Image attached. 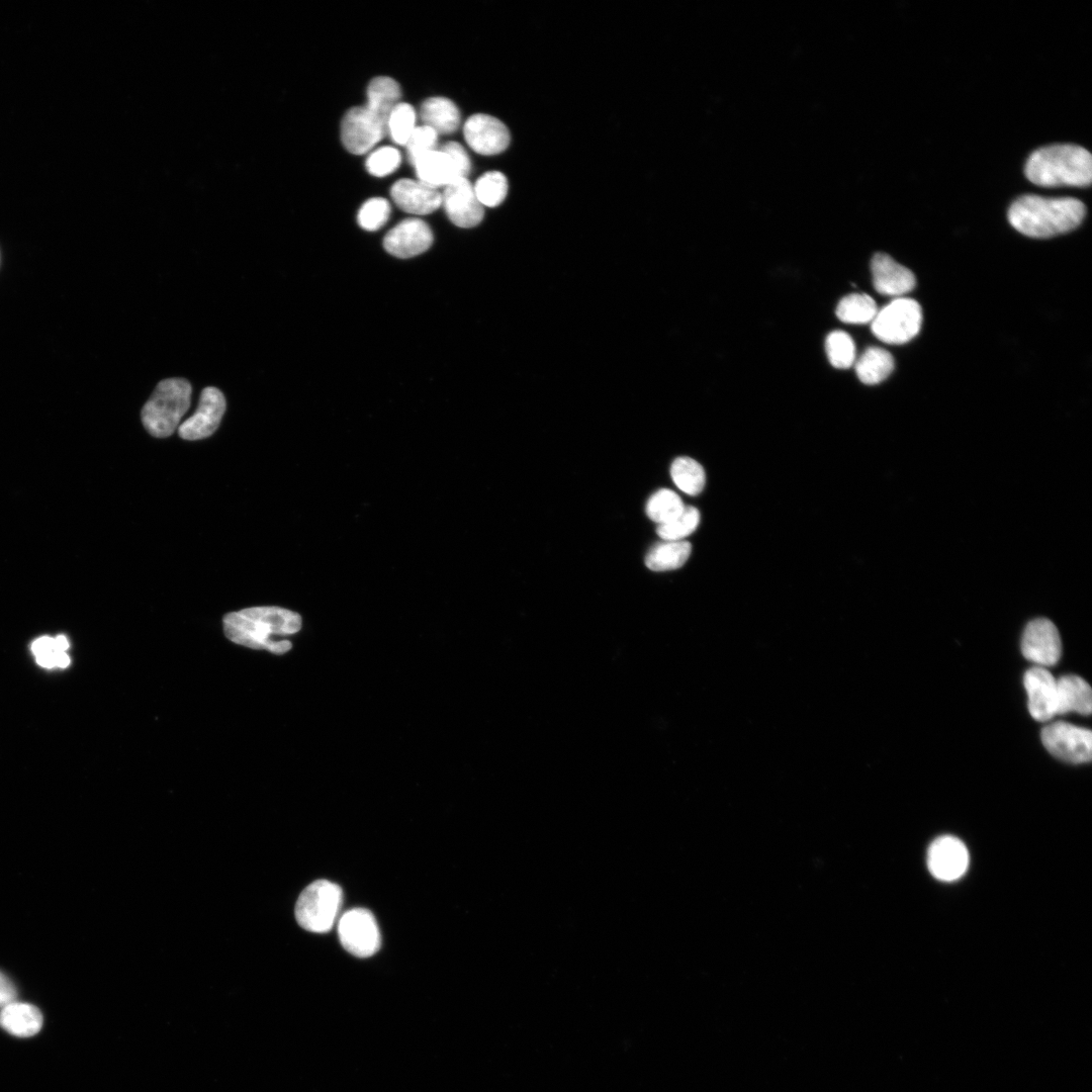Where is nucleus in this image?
<instances>
[{"mask_svg":"<svg viewBox=\"0 0 1092 1092\" xmlns=\"http://www.w3.org/2000/svg\"><path fill=\"white\" fill-rule=\"evenodd\" d=\"M300 627L297 613L279 607L247 608L223 617V631L231 641L276 654L287 652L291 643L275 637L294 634Z\"/></svg>","mask_w":1092,"mask_h":1092,"instance_id":"obj_1","label":"nucleus"},{"mask_svg":"<svg viewBox=\"0 0 1092 1092\" xmlns=\"http://www.w3.org/2000/svg\"><path fill=\"white\" fill-rule=\"evenodd\" d=\"M1085 214L1086 207L1079 199L1026 194L1011 204L1007 216L1010 224L1019 233L1046 239L1073 231L1082 222Z\"/></svg>","mask_w":1092,"mask_h":1092,"instance_id":"obj_2","label":"nucleus"},{"mask_svg":"<svg viewBox=\"0 0 1092 1092\" xmlns=\"http://www.w3.org/2000/svg\"><path fill=\"white\" fill-rule=\"evenodd\" d=\"M1024 172L1031 183L1041 187H1087L1092 180V158L1081 146H1046L1028 157Z\"/></svg>","mask_w":1092,"mask_h":1092,"instance_id":"obj_3","label":"nucleus"},{"mask_svg":"<svg viewBox=\"0 0 1092 1092\" xmlns=\"http://www.w3.org/2000/svg\"><path fill=\"white\" fill-rule=\"evenodd\" d=\"M192 387L184 378H168L160 381L142 410V422L154 437L172 435L188 411Z\"/></svg>","mask_w":1092,"mask_h":1092,"instance_id":"obj_4","label":"nucleus"},{"mask_svg":"<svg viewBox=\"0 0 1092 1092\" xmlns=\"http://www.w3.org/2000/svg\"><path fill=\"white\" fill-rule=\"evenodd\" d=\"M343 903V891L339 885L328 880L309 884L299 895L295 904L297 923L307 931H330Z\"/></svg>","mask_w":1092,"mask_h":1092,"instance_id":"obj_5","label":"nucleus"},{"mask_svg":"<svg viewBox=\"0 0 1092 1092\" xmlns=\"http://www.w3.org/2000/svg\"><path fill=\"white\" fill-rule=\"evenodd\" d=\"M921 323L919 303L911 298L897 297L878 310L872 321V332L884 343L901 345L919 333Z\"/></svg>","mask_w":1092,"mask_h":1092,"instance_id":"obj_6","label":"nucleus"},{"mask_svg":"<svg viewBox=\"0 0 1092 1092\" xmlns=\"http://www.w3.org/2000/svg\"><path fill=\"white\" fill-rule=\"evenodd\" d=\"M338 934L343 947L358 958H368L378 951L381 943L379 927L373 914L364 908H353L339 920Z\"/></svg>","mask_w":1092,"mask_h":1092,"instance_id":"obj_7","label":"nucleus"},{"mask_svg":"<svg viewBox=\"0 0 1092 1092\" xmlns=\"http://www.w3.org/2000/svg\"><path fill=\"white\" fill-rule=\"evenodd\" d=\"M1044 747L1056 757L1072 763H1084L1092 757V734L1089 729L1066 722L1046 725L1041 731Z\"/></svg>","mask_w":1092,"mask_h":1092,"instance_id":"obj_8","label":"nucleus"},{"mask_svg":"<svg viewBox=\"0 0 1092 1092\" xmlns=\"http://www.w3.org/2000/svg\"><path fill=\"white\" fill-rule=\"evenodd\" d=\"M385 134V123L365 105L350 108L342 119V143L352 154H366Z\"/></svg>","mask_w":1092,"mask_h":1092,"instance_id":"obj_9","label":"nucleus"},{"mask_svg":"<svg viewBox=\"0 0 1092 1092\" xmlns=\"http://www.w3.org/2000/svg\"><path fill=\"white\" fill-rule=\"evenodd\" d=\"M1021 651L1036 666L1056 664L1062 654V642L1055 624L1044 618L1030 621L1022 635Z\"/></svg>","mask_w":1092,"mask_h":1092,"instance_id":"obj_10","label":"nucleus"},{"mask_svg":"<svg viewBox=\"0 0 1092 1092\" xmlns=\"http://www.w3.org/2000/svg\"><path fill=\"white\" fill-rule=\"evenodd\" d=\"M225 405L224 395L218 388L205 387L195 413L179 425V436L189 441L209 437L219 426Z\"/></svg>","mask_w":1092,"mask_h":1092,"instance_id":"obj_11","label":"nucleus"},{"mask_svg":"<svg viewBox=\"0 0 1092 1092\" xmlns=\"http://www.w3.org/2000/svg\"><path fill=\"white\" fill-rule=\"evenodd\" d=\"M927 866L932 876L940 881L958 880L969 866L967 847L957 837L942 835L930 844Z\"/></svg>","mask_w":1092,"mask_h":1092,"instance_id":"obj_12","label":"nucleus"},{"mask_svg":"<svg viewBox=\"0 0 1092 1092\" xmlns=\"http://www.w3.org/2000/svg\"><path fill=\"white\" fill-rule=\"evenodd\" d=\"M442 204L449 219L457 226L472 228L483 218V206L467 178H456L443 191Z\"/></svg>","mask_w":1092,"mask_h":1092,"instance_id":"obj_13","label":"nucleus"},{"mask_svg":"<svg viewBox=\"0 0 1092 1092\" xmlns=\"http://www.w3.org/2000/svg\"><path fill=\"white\" fill-rule=\"evenodd\" d=\"M467 145L480 155H496L510 144L508 127L497 118L483 113L471 115L463 125Z\"/></svg>","mask_w":1092,"mask_h":1092,"instance_id":"obj_14","label":"nucleus"},{"mask_svg":"<svg viewBox=\"0 0 1092 1092\" xmlns=\"http://www.w3.org/2000/svg\"><path fill=\"white\" fill-rule=\"evenodd\" d=\"M433 243L430 226L420 218H406L392 228L383 239L387 253L411 258L427 251Z\"/></svg>","mask_w":1092,"mask_h":1092,"instance_id":"obj_15","label":"nucleus"},{"mask_svg":"<svg viewBox=\"0 0 1092 1092\" xmlns=\"http://www.w3.org/2000/svg\"><path fill=\"white\" fill-rule=\"evenodd\" d=\"M1033 719L1048 721L1057 714V679L1044 667L1029 668L1023 678Z\"/></svg>","mask_w":1092,"mask_h":1092,"instance_id":"obj_16","label":"nucleus"},{"mask_svg":"<svg viewBox=\"0 0 1092 1092\" xmlns=\"http://www.w3.org/2000/svg\"><path fill=\"white\" fill-rule=\"evenodd\" d=\"M871 270L874 287L883 295L902 297L915 287L914 274L887 254L877 253L872 259Z\"/></svg>","mask_w":1092,"mask_h":1092,"instance_id":"obj_17","label":"nucleus"},{"mask_svg":"<svg viewBox=\"0 0 1092 1092\" xmlns=\"http://www.w3.org/2000/svg\"><path fill=\"white\" fill-rule=\"evenodd\" d=\"M394 203L403 211L426 215L442 205L441 193L419 180L399 179L390 188Z\"/></svg>","mask_w":1092,"mask_h":1092,"instance_id":"obj_18","label":"nucleus"},{"mask_svg":"<svg viewBox=\"0 0 1092 1092\" xmlns=\"http://www.w3.org/2000/svg\"><path fill=\"white\" fill-rule=\"evenodd\" d=\"M1092 709V692L1088 682L1074 674L1057 679V714L1076 712L1089 715Z\"/></svg>","mask_w":1092,"mask_h":1092,"instance_id":"obj_19","label":"nucleus"},{"mask_svg":"<svg viewBox=\"0 0 1092 1092\" xmlns=\"http://www.w3.org/2000/svg\"><path fill=\"white\" fill-rule=\"evenodd\" d=\"M418 180L435 189L457 178L449 156L441 149L430 151L413 164Z\"/></svg>","mask_w":1092,"mask_h":1092,"instance_id":"obj_20","label":"nucleus"},{"mask_svg":"<svg viewBox=\"0 0 1092 1092\" xmlns=\"http://www.w3.org/2000/svg\"><path fill=\"white\" fill-rule=\"evenodd\" d=\"M420 117L437 133L448 134L460 125V112L453 101L446 97H431L420 108Z\"/></svg>","mask_w":1092,"mask_h":1092,"instance_id":"obj_21","label":"nucleus"},{"mask_svg":"<svg viewBox=\"0 0 1092 1092\" xmlns=\"http://www.w3.org/2000/svg\"><path fill=\"white\" fill-rule=\"evenodd\" d=\"M0 1025L16 1036H31L39 1031L42 1015L33 1005L12 1002L0 1012Z\"/></svg>","mask_w":1092,"mask_h":1092,"instance_id":"obj_22","label":"nucleus"},{"mask_svg":"<svg viewBox=\"0 0 1092 1092\" xmlns=\"http://www.w3.org/2000/svg\"><path fill=\"white\" fill-rule=\"evenodd\" d=\"M401 91L398 83L389 77H376L367 87V104L386 125L392 109L399 103Z\"/></svg>","mask_w":1092,"mask_h":1092,"instance_id":"obj_23","label":"nucleus"},{"mask_svg":"<svg viewBox=\"0 0 1092 1092\" xmlns=\"http://www.w3.org/2000/svg\"><path fill=\"white\" fill-rule=\"evenodd\" d=\"M691 551L692 546L687 541H662L648 551L645 564L653 571L673 570L686 563Z\"/></svg>","mask_w":1092,"mask_h":1092,"instance_id":"obj_24","label":"nucleus"},{"mask_svg":"<svg viewBox=\"0 0 1092 1092\" xmlns=\"http://www.w3.org/2000/svg\"><path fill=\"white\" fill-rule=\"evenodd\" d=\"M894 369L891 353L879 347H870L855 364L856 375L866 384H878L885 380Z\"/></svg>","mask_w":1092,"mask_h":1092,"instance_id":"obj_25","label":"nucleus"},{"mask_svg":"<svg viewBox=\"0 0 1092 1092\" xmlns=\"http://www.w3.org/2000/svg\"><path fill=\"white\" fill-rule=\"evenodd\" d=\"M670 475L675 485L690 495L699 494L706 483L702 465L686 456L674 459L670 466Z\"/></svg>","mask_w":1092,"mask_h":1092,"instance_id":"obj_26","label":"nucleus"},{"mask_svg":"<svg viewBox=\"0 0 1092 1092\" xmlns=\"http://www.w3.org/2000/svg\"><path fill=\"white\" fill-rule=\"evenodd\" d=\"M878 312L875 300L867 294H849L840 299L836 306L837 317L848 324H866L874 320Z\"/></svg>","mask_w":1092,"mask_h":1092,"instance_id":"obj_27","label":"nucleus"},{"mask_svg":"<svg viewBox=\"0 0 1092 1092\" xmlns=\"http://www.w3.org/2000/svg\"><path fill=\"white\" fill-rule=\"evenodd\" d=\"M681 498L674 491L661 488L655 491L646 503V514L658 525L676 518L685 509Z\"/></svg>","mask_w":1092,"mask_h":1092,"instance_id":"obj_28","label":"nucleus"},{"mask_svg":"<svg viewBox=\"0 0 1092 1092\" xmlns=\"http://www.w3.org/2000/svg\"><path fill=\"white\" fill-rule=\"evenodd\" d=\"M473 189L482 206L495 207L505 200L509 184L503 173L489 171L476 180Z\"/></svg>","mask_w":1092,"mask_h":1092,"instance_id":"obj_29","label":"nucleus"},{"mask_svg":"<svg viewBox=\"0 0 1092 1092\" xmlns=\"http://www.w3.org/2000/svg\"><path fill=\"white\" fill-rule=\"evenodd\" d=\"M416 118L414 107L399 102L387 118L386 133L395 144L404 146L416 128Z\"/></svg>","mask_w":1092,"mask_h":1092,"instance_id":"obj_30","label":"nucleus"},{"mask_svg":"<svg viewBox=\"0 0 1092 1092\" xmlns=\"http://www.w3.org/2000/svg\"><path fill=\"white\" fill-rule=\"evenodd\" d=\"M700 523L698 509L686 506L680 515L671 521L658 525L656 532L663 541H680L691 535Z\"/></svg>","mask_w":1092,"mask_h":1092,"instance_id":"obj_31","label":"nucleus"},{"mask_svg":"<svg viewBox=\"0 0 1092 1092\" xmlns=\"http://www.w3.org/2000/svg\"><path fill=\"white\" fill-rule=\"evenodd\" d=\"M826 353L830 364L838 369L850 367L855 358L854 343L843 331H834L826 338Z\"/></svg>","mask_w":1092,"mask_h":1092,"instance_id":"obj_32","label":"nucleus"},{"mask_svg":"<svg viewBox=\"0 0 1092 1092\" xmlns=\"http://www.w3.org/2000/svg\"><path fill=\"white\" fill-rule=\"evenodd\" d=\"M389 214V202L384 198L374 197L362 204L357 215V220L362 229L374 232L386 223Z\"/></svg>","mask_w":1092,"mask_h":1092,"instance_id":"obj_33","label":"nucleus"},{"mask_svg":"<svg viewBox=\"0 0 1092 1092\" xmlns=\"http://www.w3.org/2000/svg\"><path fill=\"white\" fill-rule=\"evenodd\" d=\"M400 161V154L395 148L381 147L368 156L365 165L371 175L384 177L395 171Z\"/></svg>","mask_w":1092,"mask_h":1092,"instance_id":"obj_34","label":"nucleus"},{"mask_svg":"<svg viewBox=\"0 0 1092 1092\" xmlns=\"http://www.w3.org/2000/svg\"><path fill=\"white\" fill-rule=\"evenodd\" d=\"M438 133L427 125L416 126L406 144V153L413 165L424 154L436 150Z\"/></svg>","mask_w":1092,"mask_h":1092,"instance_id":"obj_35","label":"nucleus"},{"mask_svg":"<svg viewBox=\"0 0 1092 1092\" xmlns=\"http://www.w3.org/2000/svg\"><path fill=\"white\" fill-rule=\"evenodd\" d=\"M440 149L449 156L457 178H467L471 169V163L465 149L456 142H448Z\"/></svg>","mask_w":1092,"mask_h":1092,"instance_id":"obj_36","label":"nucleus"},{"mask_svg":"<svg viewBox=\"0 0 1092 1092\" xmlns=\"http://www.w3.org/2000/svg\"><path fill=\"white\" fill-rule=\"evenodd\" d=\"M15 996L16 991L13 984L2 973H0V1007L3 1008L4 1006L14 1002Z\"/></svg>","mask_w":1092,"mask_h":1092,"instance_id":"obj_37","label":"nucleus"},{"mask_svg":"<svg viewBox=\"0 0 1092 1092\" xmlns=\"http://www.w3.org/2000/svg\"><path fill=\"white\" fill-rule=\"evenodd\" d=\"M53 638L41 637L32 643L31 649L37 656L44 653L54 652Z\"/></svg>","mask_w":1092,"mask_h":1092,"instance_id":"obj_38","label":"nucleus"},{"mask_svg":"<svg viewBox=\"0 0 1092 1092\" xmlns=\"http://www.w3.org/2000/svg\"><path fill=\"white\" fill-rule=\"evenodd\" d=\"M36 660H37L38 664H40L43 667L56 666L55 652H50V653H44V654L37 655Z\"/></svg>","mask_w":1092,"mask_h":1092,"instance_id":"obj_39","label":"nucleus"},{"mask_svg":"<svg viewBox=\"0 0 1092 1092\" xmlns=\"http://www.w3.org/2000/svg\"><path fill=\"white\" fill-rule=\"evenodd\" d=\"M53 645L54 652H65V650L69 647V643L64 636H58L54 638Z\"/></svg>","mask_w":1092,"mask_h":1092,"instance_id":"obj_40","label":"nucleus"},{"mask_svg":"<svg viewBox=\"0 0 1092 1092\" xmlns=\"http://www.w3.org/2000/svg\"><path fill=\"white\" fill-rule=\"evenodd\" d=\"M56 666L66 667L70 663V658L65 652H55Z\"/></svg>","mask_w":1092,"mask_h":1092,"instance_id":"obj_41","label":"nucleus"}]
</instances>
